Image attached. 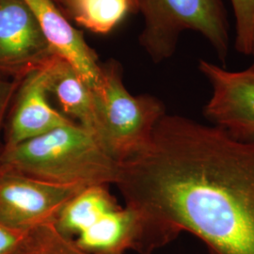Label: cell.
I'll return each mask as SVG.
<instances>
[{
	"mask_svg": "<svg viewBox=\"0 0 254 254\" xmlns=\"http://www.w3.org/2000/svg\"><path fill=\"white\" fill-rule=\"evenodd\" d=\"M115 185L173 239L188 232L209 254H254V139L165 114Z\"/></svg>",
	"mask_w": 254,
	"mask_h": 254,
	"instance_id": "1",
	"label": "cell"
},
{
	"mask_svg": "<svg viewBox=\"0 0 254 254\" xmlns=\"http://www.w3.org/2000/svg\"><path fill=\"white\" fill-rule=\"evenodd\" d=\"M0 166L47 183L85 188L115 185L120 171L98 138L74 122L3 148Z\"/></svg>",
	"mask_w": 254,
	"mask_h": 254,
	"instance_id": "2",
	"label": "cell"
},
{
	"mask_svg": "<svg viewBox=\"0 0 254 254\" xmlns=\"http://www.w3.org/2000/svg\"><path fill=\"white\" fill-rule=\"evenodd\" d=\"M54 225L91 254H151L173 241L151 218L127 204L120 206L108 186L79 191L64 205Z\"/></svg>",
	"mask_w": 254,
	"mask_h": 254,
	"instance_id": "3",
	"label": "cell"
},
{
	"mask_svg": "<svg viewBox=\"0 0 254 254\" xmlns=\"http://www.w3.org/2000/svg\"><path fill=\"white\" fill-rule=\"evenodd\" d=\"M92 91L95 136L119 164L139 152L166 114L162 102L152 95H132L118 65L102 67L98 86Z\"/></svg>",
	"mask_w": 254,
	"mask_h": 254,
	"instance_id": "4",
	"label": "cell"
},
{
	"mask_svg": "<svg viewBox=\"0 0 254 254\" xmlns=\"http://www.w3.org/2000/svg\"><path fill=\"white\" fill-rule=\"evenodd\" d=\"M137 9L144 18L140 45L154 63L174 53L179 36L186 30L204 37L225 62L229 31L222 0H137Z\"/></svg>",
	"mask_w": 254,
	"mask_h": 254,
	"instance_id": "5",
	"label": "cell"
},
{
	"mask_svg": "<svg viewBox=\"0 0 254 254\" xmlns=\"http://www.w3.org/2000/svg\"><path fill=\"white\" fill-rule=\"evenodd\" d=\"M83 189L42 181L0 166V223L24 232L55 223L64 205Z\"/></svg>",
	"mask_w": 254,
	"mask_h": 254,
	"instance_id": "6",
	"label": "cell"
},
{
	"mask_svg": "<svg viewBox=\"0 0 254 254\" xmlns=\"http://www.w3.org/2000/svg\"><path fill=\"white\" fill-rule=\"evenodd\" d=\"M57 57L25 0H0V76L23 78Z\"/></svg>",
	"mask_w": 254,
	"mask_h": 254,
	"instance_id": "7",
	"label": "cell"
},
{
	"mask_svg": "<svg viewBox=\"0 0 254 254\" xmlns=\"http://www.w3.org/2000/svg\"><path fill=\"white\" fill-rule=\"evenodd\" d=\"M199 69L213 89L204 115L235 138L254 139V70L232 72L204 60Z\"/></svg>",
	"mask_w": 254,
	"mask_h": 254,
	"instance_id": "8",
	"label": "cell"
},
{
	"mask_svg": "<svg viewBox=\"0 0 254 254\" xmlns=\"http://www.w3.org/2000/svg\"><path fill=\"white\" fill-rule=\"evenodd\" d=\"M47 64L21 79L4 127L3 148L16 145L73 122L49 103Z\"/></svg>",
	"mask_w": 254,
	"mask_h": 254,
	"instance_id": "9",
	"label": "cell"
},
{
	"mask_svg": "<svg viewBox=\"0 0 254 254\" xmlns=\"http://www.w3.org/2000/svg\"><path fill=\"white\" fill-rule=\"evenodd\" d=\"M25 1L33 11L54 54L70 64L91 90L96 88L102 76V66L81 32L66 19L54 0Z\"/></svg>",
	"mask_w": 254,
	"mask_h": 254,
	"instance_id": "10",
	"label": "cell"
},
{
	"mask_svg": "<svg viewBox=\"0 0 254 254\" xmlns=\"http://www.w3.org/2000/svg\"><path fill=\"white\" fill-rule=\"evenodd\" d=\"M46 70L48 95L54 97L64 115L95 136V115L91 88L70 64L58 57L48 63Z\"/></svg>",
	"mask_w": 254,
	"mask_h": 254,
	"instance_id": "11",
	"label": "cell"
},
{
	"mask_svg": "<svg viewBox=\"0 0 254 254\" xmlns=\"http://www.w3.org/2000/svg\"><path fill=\"white\" fill-rule=\"evenodd\" d=\"M77 24L99 34L110 32L130 11L136 0H60Z\"/></svg>",
	"mask_w": 254,
	"mask_h": 254,
	"instance_id": "12",
	"label": "cell"
},
{
	"mask_svg": "<svg viewBox=\"0 0 254 254\" xmlns=\"http://www.w3.org/2000/svg\"><path fill=\"white\" fill-rule=\"evenodd\" d=\"M14 254H91L64 236L54 223H46L31 229Z\"/></svg>",
	"mask_w": 254,
	"mask_h": 254,
	"instance_id": "13",
	"label": "cell"
},
{
	"mask_svg": "<svg viewBox=\"0 0 254 254\" xmlns=\"http://www.w3.org/2000/svg\"><path fill=\"white\" fill-rule=\"evenodd\" d=\"M236 17V50L251 55L254 29V0H230Z\"/></svg>",
	"mask_w": 254,
	"mask_h": 254,
	"instance_id": "14",
	"label": "cell"
},
{
	"mask_svg": "<svg viewBox=\"0 0 254 254\" xmlns=\"http://www.w3.org/2000/svg\"><path fill=\"white\" fill-rule=\"evenodd\" d=\"M21 79L22 78H9L0 76V153L3 148V144L1 142V135Z\"/></svg>",
	"mask_w": 254,
	"mask_h": 254,
	"instance_id": "15",
	"label": "cell"
},
{
	"mask_svg": "<svg viewBox=\"0 0 254 254\" xmlns=\"http://www.w3.org/2000/svg\"><path fill=\"white\" fill-rule=\"evenodd\" d=\"M27 232L14 230L0 223V254H14L27 236Z\"/></svg>",
	"mask_w": 254,
	"mask_h": 254,
	"instance_id": "16",
	"label": "cell"
},
{
	"mask_svg": "<svg viewBox=\"0 0 254 254\" xmlns=\"http://www.w3.org/2000/svg\"><path fill=\"white\" fill-rule=\"evenodd\" d=\"M251 55H253L254 58V35H253V42H252V53H251ZM250 68H251V69H253V70H254V64H253V65H252Z\"/></svg>",
	"mask_w": 254,
	"mask_h": 254,
	"instance_id": "17",
	"label": "cell"
},
{
	"mask_svg": "<svg viewBox=\"0 0 254 254\" xmlns=\"http://www.w3.org/2000/svg\"><path fill=\"white\" fill-rule=\"evenodd\" d=\"M136 2H137V0H136Z\"/></svg>",
	"mask_w": 254,
	"mask_h": 254,
	"instance_id": "18",
	"label": "cell"
}]
</instances>
